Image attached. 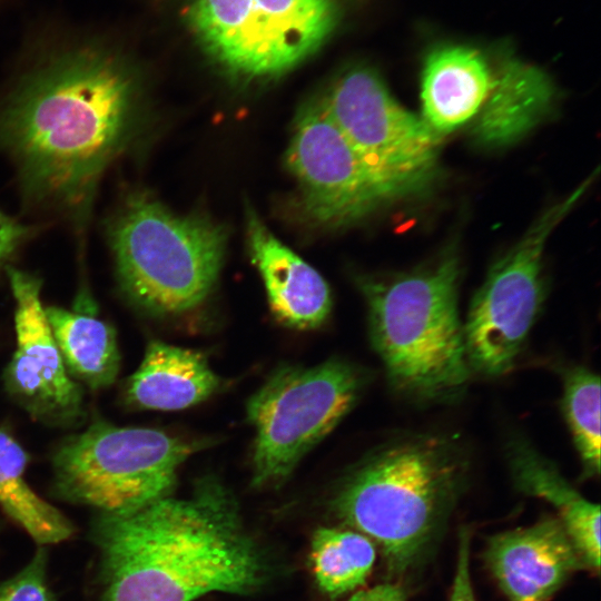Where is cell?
Instances as JSON below:
<instances>
[{"instance_id": "6da1fadb", "label": "cell", "mask_w": 601, "mask_h": 601, "mask_svg": "<svg viewBox=\"0 0 601 601\" xmlns=\"http://www.w3.org/2000/svg\"><path fill=\"white\" fill-rule=\"evenodd\" d=\"M137 117L131 72L86 49L49 63L0 112V147L31 200L85 214L102 173L130 141Z\"/></svg>"}, {"instance_id": "7a4b0ae2", "label": "cell", "mask_w": 601, "mask_h": 601, "mask_svg": "<svg viewBox=\"0 0 601 601\" xmlns=\"http://www.w3.org/2000/svg\"><path fill=\"white\" fill-rule=\"evenodd\" d=\"M102 601H194L213 592H253L263 556L236 502L205 477L186 497L170 494L136 510L102 513L96 525Z\"/></svg>"}, {"instance_id": "3957f363", "label": "cell", "mask_w": 601, "mask_h": 601, "mask_svg": "<svg viewBox=\"0 0 601 601\" xmlns=\"http://www.w3.org/2000/svg\"><path fill=\"white\" fill-rule=\"evenodd\" d=\"M469 456L455 440L412 435L390 442L343 481L334 510L376 541L388 569L412 568L441 533L467 480Z\"/></svg>"}, {"instance_id": "277c9868", "label": "cell", "mask_w": 601, "mask_h": 601, "mask_svg": "<svg viewBox=\"0 0 601 601\" xmlns=\"http://www.w3.org/2000/svg\"><path fill=\"white\" fill-rule=\"evenodd\" d=\"M459 277V257L449 252L412 272L359 280L372 345L390 384L405 396L443 401L467 385Z\"/></svg>"}, {"instance_id": "5b68a950", "label": "cell", "mask_w": 601, "mask_h": 601, "mask_svg": "<svg viewBox=\"0 0 601 601\" xmlns=\"http://www.w3.org/2000/svg\"><path fill=\"white\" fill-rule=\"evenodd\" d=\"M107 235L120 289L145 312H188L207 298L218 279L226 233L206 218L176 215L138 194L109 219Z\"/></svg>"}, {"instance_id": "8992f818", "label": "cell", "mask_w": 601, "mask_h": 601, "mask_svg": "<svg viewBox=\"0 0 601 601\" xmlns=\"http://www.w3.org/2000/svg\"><path fill=\"white\" fill-rule=\"evenodd\" d=\"M197 449L156 428L97 421L55 451L53 485L70 502L129 512L169 495L179 466Z\"/></svg>"}, {"instance_id": "52a82bcc", "label": "cell", "mask_w": 601, "mask_h": 601, "mask_svg": "<svg viewBox=\"0 0 601 601\" xmlns=\"http://www.w3.org/2000/svg\"><path fill=\"white\" fill-rule=\"evenodd\" d=\"M359 370L332 358L312 367L283 366L248 400L255 428L253 485L279 484L356 403Z\"/></svg>"}, {"instance_id": "ba28073f", "label": "cell", "mask_w": 601, "mask_h": 601, "mask_svg": "<svg viewBox=\"0 0 601 601\" xmlns=\"http://www.w3.org/2000/svg\"><path fill=\"white\" fill-rule=\"evenodd\" d=\"M188 17L220 67L265 79L314 53L334 30L338 8L335 0H191Z\"/></svg>"}, {"instance_id": "9c48e42d", "label": "cell", "mask_w": 601, "mask_h": 601, "mask_svg": "<svg viewBox=\"0 0 601 601\" xmlns=\"http://www.w3.org/2000/svg\"><path fill=\"white\" fill-rule=\"evenodd\" d=\"M590 183L591 178L548 208L489 270L463 324L470 368L486 376L513 368L544 300L542 258L548 238Z\"/></svg>"}, {"instance_id": "30bf717a", "label": "cell", "mask_w": 601, "mask_h": 601, "mask_svg": "<svg viewBox=\"0 0 601 601\" xmlns=\"http://www.w3.org/2000/svg\"><path fill=\"white\" fill-rule=\"evenodd\" d=\"M319 98L363 161L396 198L432 183L440 137L393 98L377 72L353 67Z\"/></svg>"}, {"instance_id": "8fae6325", "label": "cell", "mask_w": 601, "mask_h": 601, "mask_svg": "<svg viewBox=\"0 0 601 601\" xmlns=\"http://www.w3.org/2000/svg\"><path fill=\"white\" fill-rule=\"evenodd\" d=\"M304 215L324 227L358 220L395 195L372 173L321 98L298 114L286 155Z\"/></svg>"}, {"instance_id": "7c38bea8", "label": "cell", "mask_w": 601, "mask_h": 601, "mask_svg": "<svg viewBox=\"0 0 601 601\" xmlns=\"http://www.w3.org/2000/svg\"><path fill=\"white\" fill-rule=\"evenodd\" d=\"M14 298L16 349L4 368L7 392L33 418L71 425L83 415L80 384L67 372L41 302V280L8 267Z\"/></svg>"}, {"instance_id": "4fadbf2b", "label": "cell", "mask_w": 601, "mask_h": 601, "mask_svg": "<svg viewBox=\"0 0 601 601\" xmlns=\"http://www.w3.org/2000/svg\"><path fill=\"white\" fill-rule=\"evenodd\" d=\"M486 565L509 601H548L584 560L559 518L492 536Z\"/></svg>"}, {"instance_id": "5bb4252c", "label": "cell", "mask_w": 601, "mask_h": 601, "mask_svg": "<svg viewBox=\"0 0 601 601\" xmlns=\"http://www.w3.org/2000/svg\"><path fill=\"white\" fill-rule=\"evenodd\" d=\"M500 48L440 45L422 70V119L439 137L474 119L494 81Z\"/></svg>"}, {"instance_id": "9a60e30c", "label": "cell", "mask_w": 601, "mask_h": 601, "mask_svg": "<svg viewBox=\"0 0 601 601\" xmlns=\"http://www.w3.org/2000/svg\"><path fill=\"white\" fill-rule=\"evenodd\" d=\"M247 236L274 316L296 329L321 326L332 309L329 287L321 274L278 240L253 210L247 214Z\"/></svg>"}, {"instance_id": "2e32d148", "label": "cell", "mask_w": 601, "mask_h": 601, "mask_svg": "<svg viewBox=\"0 0 601 601\" xmlns=\"http://www.w3.org/2000/svg\"><path fill=\"white\" fill-rule=\"evenodd\" d=\"M554 97V85L542 69L501 47L493 85L474 118L475 136L489 145L510 144L544 118Z\"/></svg>"}, {"instance_id": "e0dca14e", "label": "cell", "mask_w": 601, "mask_h": 601, "mask_svg": "<svg viewBox=\"0 0 601 601\" xmlns=\"http://www.w3.org/2000/svg\"><path fill=\"white\" fill-rule=\"evenodd\" d=\"M219 386V376L201 353L152 341L128 378L125 396L138 408L179 411L204 402Z\"/></svg>"}, {"instance_id": "ac0fdd59", "label": "cell", "mask_w": 601, "mask_h": 601, "mask_svg": "<svg viewBox=\"0 0 601 601\" xmlns=\"http://www.w3.org/2000/svg\"><path fill=\"white\" fill-rule=\"evenodd\" d=\"M508 459L515 486L552 504L584 563L600 569V505L583 497L558 467L522 439L513 440Z\"/></svg>"}, {"instance_id": "d6986e66", "label": "cell", "mask_w": 601, "mask_h": 601, "mask_svg": "<svg viewBox=\"0 0 601 601\" xmlns=\"http://www.w3.org/2000/svg\"><path fill=\"white\" fill-rule=\"evenodd\" d=\"M45 312L69 375L90 390L112 385L120 366L112 326L85 307L47 306Z\"/></svg>"}, {"instance_id": "ffe728a7", "label": "cell", "mask_w": 601, "mask_h": 601, "mask_svg": "<svg viewBox=\"0 0 601 601\" xmlns=\"http://www.w3.org/2000/svg\"><path fill=\"white\" fill-rule=\"evenodd\" d=\"M28 459L20 443L0 428V506L39 544L61 542L73 526L30 487L24 476Z\"/></svg>"}, {"instance_id": "44dd1931", "label": "cell", "mask_w": 601, "mask_h": 601, "mask_svg": "<svg viewBox=\"0 0 601 601\" xmlns=\"http://www.w3.org/2000/svg\"><path fill=\"white\" fill-rule=\"evenodd\" d=\"M375 561L372 541L357 531L319 528L311 543V563L319 589L332 598L354 591Z\"/></svg>"}, {"instance_id": "7402d4cb", "label": "cell", "mask_w": 601, "mask_h": 601, "mask_svg": "<svg viewBox=\"0 0 601 601\" xmlns=\"http://www.w3.org/2000/svg\"><path fill=\"white\" fill-rule=\"evenodd\" d=\"M562 410L579 453L584 476L600 473V377L575 366L563 377Z\"/></svg>"}, {"instance_id": "603a6c76", "label": "cell", "mask_w": 601, "mask_h": 601, "mask_svg": "<svg viewBox=\"0 0 601 601\" xmlns=\"http://www.w3.org/2000/svg\"><path fill=\"white\" fill-rule=\"evenodd\" d=\"M47 558L39 549L14 577L0 584V601H53L47 584Z\"/></svg>"}, {"instance_id": "cb8c5ba5", "label": "cell", "mask_w": 601, "mask_h": 601, "mask_svg": "<svg viewBox=\"0 0 601 601\" xmlns=\"http://www.w3.org/2000/svg\"><path fill=\"white\" fill-rule=\"evenodd\" d=\"M450 601H476L470 574V534L466 530L460 533L457 563Z\"/></svg>"}, {"instance_id": "d4e9b609", "label": "cell", "mask_w": 601, "mask_h": 601, "mask_svg": "<svg viewBox=\"0 0 601 601\" xmlns=\"http://www.w3.org/2000/svg\"><path fill=\"white\" fill-rule=\"evenodd\" d=\"M29 234L27 226L0 211V269L12 258Z\"/></svg>"}, {"instance_id": "484cf974", "label": "cell", "mask_w": 601, "mask_h": 601, "mask_svg": "<svg viewBox=\"0 0 601 601\" xmlns=\"http://www.w3.org/2000/svg\"><path fill=\"white\" fill-rule=\"evenodd\" d=\"M405 592L400 584L382 583L354 593L348 601H405Z\"/></svg>"}]
</instances>
